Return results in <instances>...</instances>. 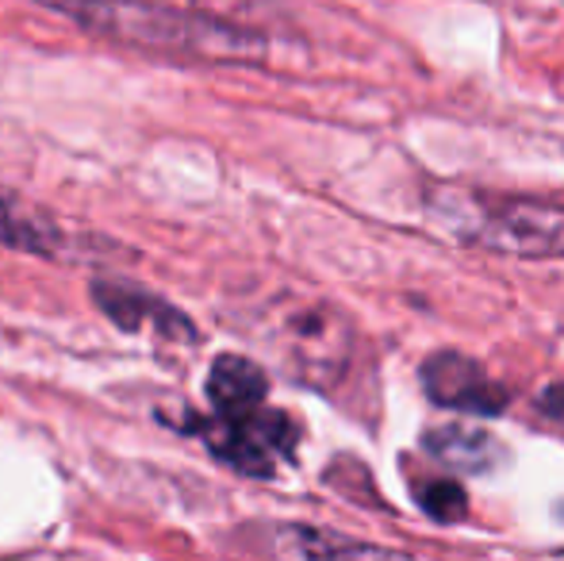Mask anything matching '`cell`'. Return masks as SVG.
<instances>
[{
    "instance_id": "obj_1",
    "label": "cell",
    "mask_w": 564,
    "mask_h": 561,
    "mask_svg": "<svg viewBox=\"0 0 564 561\" xmlns=\"http://www.w3.org/2000/svg\"><path fill=\"white\" fill-rule=\"evenodd\" d=\"M39 4L116 43L142 46V51L185 54V58H246L250 54V39L242 31L208 20V15L177 12L170 4H150V0H39Z\"/></svg>"
},
{
    "instance_id": "obj_2",
    "label": "cell",
    "mask_w": 564,
    "mask_h": 561,
    "mask_svg": "<svg viewBox=\"0 0 564 561\" xmlns=\"http://www.w3.org/2000/svg\"><path fill=\"white\" fill-rule=\"evenodd\" d=\"M208 446L235 470L269 477L281 457L296 446V427L289 416L269 412V408H246V412H216V420L200 423Z\"/></svg>"
},
{
    "instance_id": "obj_3",
    "label": "cell",
    "mask_w": 564,
    "mask_h": 561,
    "mask_svg": "<svg viewBox=\"0 0 564 561\" xmlns=\"http://www.w3.org/2000/svg\"><path fill=\"white\" fill-rule=\"evenodd\" d=\"M473 208L476 219L453 224L457 231H468L473 239L511 255H564V208L534 201H496L473 204Z\"/></svg>"
},
{
    "instance_id": "obj_4",
    "label": "cell",
    "mask_w": 564,
    "mask_h": 561,
    "mask_svg": "<svg viewBox=\"0 0 564 561\" xmlns=\"http://www.w3.org/2000/svg\"><path fill=\"white\" fill-rule=\"evenodd\" d=\"M289 331V354L307 381H327L346 369L349 358V327L330 308H296L284 320Z\"/></svg>"
},
{
    "instance_id": "obj_5",
    "label": "cell",
    "mask_w": 564,
    "mask_h": 561,
    "mask_svg": "<svg viewBox=\"0 0 564 561\" xmlns=\"http://www.w3.org/2000/svg\"><path fill=\"white\" fill-rule=\"evenodd\" d=\"M423 381H426V392H431L438 404L460 408V412L496 416V412H503V404H507V392L499 389L473 358H465V354H449V350L434 354L423 366Z\"/></svg>"
},
{
    "instance_id": "obj_6",
    "label": "cell",
    "mask_w": 564,
    "mask_h": 561,
    "mask_svg": "<svg viewBox=\"0 0 564 561\" xmlns=\"http://www.w3.org/2000/svg\"><path fill=\"white\" fill-rule=\"evenodd\" d=\"M269 385L253 362L238 358V354H224L216 358L208 377V397L216 404V412H246V408H258L265 400Z\"/></svg>"
},
{
    "instance_id": "obj_7",
    "label": "cell",
    "mask_w": 564,
    "mask_h": 561,
    "mask_svg": "<svg viewBox=\"0 0 564 561\" xmlns=\"http://www.w3.org/2000/svg\"><path fill=\"white\" fill-rule=\"evenodd\" d=\"M93 296H97L100 308H105L116 323H123V327H147L150 323V327H158L162 335H193V327H188L173 308H162L158 300H147V296H139V292L100 284V289H93Z\"/></svg>"
},
{
    "instance_id": "obj_8",
    "label": "cell",
    "mask_w": 564,
    "mask_h": 561,
    "mask_svg": "<svg viewBox=\"0 0 564 561\" xmlns=\"http://www.w3.org/2000/svg\"><path fill=\"white\" fill-rule=\"evenodd\" d=\"M426 446H431L434 454L442 457V462L460 465V470H473V473L488 470V465L499 457L496 442H491L488 434H480V431H460V427H449V431H431Z\"/></svg>"
},
{
    "instance_id": "obj_9",
    "label": "cell",
    "mask_w": 564,
    "mask_h": 561,
    "mask_svg": "<svg viewBox=\"0 0 564 561\" xmlns=\"http://www.w3.org/2000/svg\"><path fill=\"white\" fill-rule=\"evenodd\" d=\"M0 242L23 250H51L54 247V227L39 219L31 208H23L12 196H0Z\"/></svg>"
},
{
    "instance_id": "obj_10",
    "label": "cell",
    "mask_w": 564,
    "mask_h": 561,
    "mask_svg": "<svg viewBox=\"0 0 564 561\" xmlns=\"http://www.w3.org/2000/svg\"><path fill=\"white\" fill-rule=\"evenodd\" d=\"M419 500H423V508L431 511L434 519H442V524L460 519V516H465V508H468L465 488L453 485V481H426L423 493H419Z\"/></svg>"
},
{
    "instance_id": "obj_11",
    "label": "cell",
    "mask_w": 564,
    "mask_h": 561,
    "mask_svg": "<svg viewBox=\"0 0 564 561\" xmlns=\"http://www.w3.org/2000/svg\"><path fill=\"white\" fill-rule=\"evenodd\" d=\"M542 412L564 423V389H561V385H557V389H550V392L542 397Z\"/></svg>"
}]
</instances>
